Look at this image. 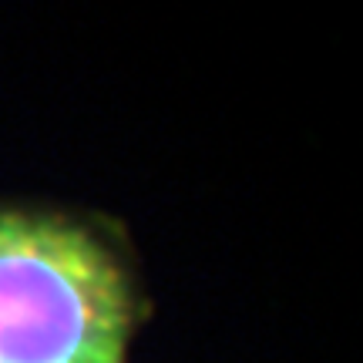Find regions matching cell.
I'll use <instances>...</instances> for the list:
<instances>
[{"label": "cell", "mask_w": 363, "mask_h": 363, "mask_svg": "<svg viewBox=\"0 0 363 363\" xmlns=\"http://www.w3.org/2000/svg\"><path fill=\"white\" fill-rule=\"evenodd\" d=\"M131 286L74 222L0 212V363H128Z\"/></svg>", "instance_id": "obj_1"}]
</instances>
